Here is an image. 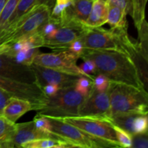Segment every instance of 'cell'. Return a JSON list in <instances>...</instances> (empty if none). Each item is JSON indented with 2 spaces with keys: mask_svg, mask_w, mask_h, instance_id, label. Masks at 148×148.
Here are the masks:
<instances>
[{
  "mask_svg": "<svg viewBox=\"0 0 148 148\" xmlns=\"http://www.w3.org/2000/svg\"><path fill=\"white\" fill-rule=\"evenodd\" d=\"M80 58L93 61L97 73L104 75L111 82L147 90L135 62L128 55L115 51L85 50Z\"/></svg>",
  "mask_w": 148,
  "mask_h": 148,
  "instance_id": "6da1fadb",
  "label": "cell"
},
{
  "mask_svg": "<svg viewBox=\"0 0 148 148\" xmlns=\"http://www.w3.org/2000/svg\"><path fill=\"white\" fill-rule=\"evenodd\" d=\"M128 28L88 27L79 38L85 50L115 51L128 55L134 60L140 54L137 41L129 36Z\"/></svg>",
  "mask_w": 148,
  "mask_h": 148,
  "instance_id": "7a4b0ae2",
  "label": "cell"
},
{
  "mask_svg": "<svg viewBox=\"0 0 148 148\" xmlns=\"http://www.w3.org/2000/svg\"><path fill=\"white\" fill-rule=\"evenodd\" d=\"M109 98L111 118L120 114H148V95L145 90L111 82Z\"/></svg>",
  "mask_w": 148,
  "mask_h": 148,
  "instance_id": "3957f363",
  "label": "cell"
},
{
  "mask_svg": "<svg viewBox=\"0 0 148 148\" xmlns=\"http://www.w3.org/2000/svg\"><path fill=\"white\" fill-rule=\"evenodd\" d=\"M85 98L75 89V85L61 88L48 98L46 106L37 111V115L56 119L79 116V108Z\"/></svg>",
  "mask_w": 148,
  "mask_h": 148,
  "instance_id": "277c9868",
  "label": "cell"
},
{
  "mask_svg": "<svg viewBox=\"0 0 148 148\" xmlns=\"http://www.w3.org/2000/svg\"><path fill=\"white\" fill-rule=\"evenodd\" d=\"M49 119L51 124L52 134L55 140L66 142L74 147H114L108 142L93 137L80 129L65 122L62 119Z\"/></svg>",
  "mask_w": 148,
  "mask_h": 148,
  "instance_id": "5b68a950",
  "label": "cell"
},
{
  "mask_svg": "<svg viewBox=\"0 0 148 148\" xmlns=\"http://www.w3.org/2000/svg\"><path fill=\"white\" fill-rule=\"evenodd\" d=\"M51 7L46 4L35 6L17 22L12 31L0 40V44H10L38 31L50 18Z\"/></svg>",
  "mask_w": 148,
  "mask_h": 148,
  "instance_id": "8992f818",
  "label": "cell"
},
{
  "mask_svg": "<svg viewBox=\"0 0 148 148\" xmlns=\"http://www.w3.org/2000/svg\"><path fill=\"white\" fill-rule=\"evenodd\" d=\"M78 59H79V57L77 55L69 49H66L53 53H40L34 59L33 64L69 75L85 76L93 79V77H90L81 70L77 64Z\"/></svg>",
  "mask_w": 148,
  "mask_h": 148,
  "instance_id": "52a82bcc",
  "label": "cell"
},
{
  "mask_svg": "<svg viewBox=\"0 0 148 148\" xmlns=\"http://www.w3.org/2000/svg\"><path fill=\"white\" fill-rule=\"evenodd\" d=\"M0 88L12 96L30 101L35 111L43 108L49 98L37 83H26L0 76Z\"/></svg>",
  "mask_w": 148,
  "mask_h": 148,
  "instance_id": "ba28073f",
  "label": "cell"
},
{
  "mask_svg": "<svg viewBox=\"0 0 148 148\" xmlns=\"http://www.w3.org/2000/svg\"><path fill=\"white\" fill-rule=\"evenodd\" d=\"M62 119L93 137L108 142L114 147H121L116 140L111 121L99 118L85 116L66 117Z\"/></svg>",
  "mask_w": 148,
  "mask_h": 148,
  "instance_id": "9c48e42d",
  "label": "cell"
},
{
  "mask_svg": "<svg viewBox=\"0 0 148 148\" xmlns=\"http://www.w3.org/2000/svg\"><path fill=\"white\" fill-rule=\"evenodd\" d=\"M79 116L99 118L112 122L109 90L100 92L92 88L79 107Z\"/></svg>",
  "mask_w": 148,
  "mask_h": 148,
  "instance_id": "30bf717a",
  "label": "cell"
},
{
  "mask_svg": "<svg viewBox=\"0 0 148 148\" xmlns=\"http://www.w3.org/2000/svg\"><path fill=\"white\" fill-rule=\"evenodd\" d=\"M0 76L26 83H37L31 66L17 63L12 58L3 54H0Z\"/></svg>",
  "mask_w": 148,
  "mask_h": 148,
  "instance_id": "8fae6325",
  "label": "cell"
},
{
  "mask_svg": "<svg viewBox=\"0 0 148 148\" xmlns=\"http://www.w3.org/2000/svg\"><path fill=\"white\" fill-rule=\"evenodd\" d=\"M37 77V83L40 87L47 84H55L61 88L75 85L80 76L69 75L59 72L53 69L39 66L33 64L31 65Z\"/></svg>",
  "mask_w": 148,
  "mask_h": 148,
  "instance_id": "7c38bea8",
  "label": "cell"
},
{
  "mask_svg": "<svg viewBox=\"0 0 148 148\" xmlns=\"http://www.w3.org/2000/svg\"><path fill=\"white\" fill-rule=\"evenodd\" d=\"M82 31L67 26H62L58 28L52 37L44 38L43 47L52 50L63 51L69 49L74 40L79 38Z\"/></svg>",
  "mask_w": 148,
  "mask_h": 148,
  "instance_id": "4fadbf2b",
  "label": "cell"
},
{
  "mask_svg": "<svg viewBox=\"0 0 148 148\" xmlns=\"http://www.w3.org/2000/svg\"><path fill=\"white\" fill-rule=\"evenodd\" d=\"M15 132L13 137L14 147H21L23 144L41 138H51L49 134L42 132L35 126L33 121L15 124Z\"/></svg>",
  "mask_w": 148,
  "mask_h": 148,
  "instance_id": "5bb4252c",
  "label": "cell"
},
{
  "mask_svg": "<svg viewBox=\"0 0 148 148\" xmlns=\"http://www.w3.org/2000/svg\"><path fill=\"white\" fill-rule=\"evenodd\" d=\"M52 3L53 0H20L14 12L9 20L5 28L0 35V40L10 34L14 28L16 24L20 20V18L23 17L26 13L28 12L35 6L40 4H46L51 7Z\"/></svg>",
  "mask_w": 148,
  "mask_h": 148,
  "instance_id": "9a60e30c",
  "label": "cell"
},
{
  "mask_svg": "<svg viewBox=\"0 0 148 148\" xmlns=\"http://www.w3.org/2000/svg\"><path fill=\"white\" fill-rule=\"evenodd\" d=\"M32 110H34V106L30 101L12 96L7 101L1 115L11 122L15 123L20 117Z\"/></svg>",
  "mask_w": 148,
  "mask_h": 148,
  "instance_id": "2e32d148",
  "label": "cell"
},
{
  "mask_svg": "<svg viewBox=\"0 0 148 148\" xmlns=\"http://www.w3.org/2000/svg\"><path fill=\"white\" fill-rule=\"evenodd\" d=\"M108 7V3L106 0H94L85 25L89 27H97L106 24Z\"/></svg>",
  "mask_w": 148,
  "mask_h": 148,
  "instance_id": "e0dca14e",
  "label": "cell"
},
{
  "mask_svg": "<svg viewBox=\"0 0 148 148\" xmlns=\"http://www.w3.org/2000/svg\"><path fill=\"white\" fill-rule=\"evenodd\" d=\"M15 123L0 115V148L14 147L13 137L15 132Z\"/></svg>",
  "mask_w": 148,
  "mask_h": 148,
  "instance_id": "ac0fdd59",
  "label": "cell"
},
{
  "mask_svg": "<svg viewBox=\"0 0 148 148\" xmlns=\"http://www.w3.org/2000/svg\"><path fill=\"white\" fill-rule=\"evenodd\" d=\"M127 13L121 10L119 7L109 5L106 23L111 28H128L127 20Z\"/></svg>",
  "mask_w": 148,
  "mask_h": 148,
  "instance_id": "d6986e66",
  "label": "cell"
},
{
  "mask_svg": "<svg viewBox=\"0 0 148 148\" xmlns=\"http://www.w3.org/2000/svg\"><path fill=\"white\" fill-rule=\"evenodd\" d=\"M147 0H129V12L132 17L134 26L138 30L145 20V8Z\"/></svg>",
  "mask_w": 148,
  "mask_h": 148,
  "instance_id": "ffe728a7",
  "label": "cell"
},
{
  "mask_svg": "<svg viewBox=\"0 0 148 148\" xmlns=\"http://www.w3.org/2000/svg\"><path fill=\"white\" fill-rule=\"evenodd\" d=\"M23 148H66L74 147L72 145L52 138H41L28 142L21 146Z\"/></svg>",
  "mask_w": 148,
  "mask_h": 148,
  "instance_id": "44dd1931",
  "label": "cell"
},
{
  "mask_svg": "<svg viewBox=\"0 0 148 148\" xmlns=\"http://www.w3.org/2000/svg\"><path fill=\"white\" fill-rule=\"evenodd\" d=\"M138 45L140 53L146 61H148L147 50H148V27L146 19L142 23L141 26L138 29Z\"/></svg>",
  "mask_w": 148,
  "mask_h": 148,
  "instance_id": "7402d4cb",
  "label": "cell"
},
{
  "mask_svg": "<svg viewBox=\"0 0 148 148\" xmlns=\"http://www.w3.org/2000/svg\"><path fill=\"white\" fill-rule=\"evenodd\" d=\"M20 0H7L0 14V35L5 28Z\"/></svg>",
  "mask_w": 148,
  "mask_h": 148,
  "instance_id": "603a6c76",
  "label": "cell"
},
{
  "mask_svg": "<svg viewBox=\"0 0 148 148\" xmlns=\"http://www.w3.org/2000/svg\"><path fill=\"white\" fill-rule=\"evenodd\" d=\"M113 128L115 132L116 140L121 147H132V134L124 129L113 124Z\"/></svg>",
  "mask_w": 148,
  "mask_h": 148,
  "instance_id": "cb8c5ba5",
  "label": "cell"
},
{
  "mask_svg": "<svg viewBox=\"0 0 148 148\" xmlns=\"http://www.w3.org/2000/svg\"><path fill=\"white\" fill-rule=\"evenodd\" d=\"M93 79L80 76L75 85V89L83 96L87 97L93 88Z\"/></svg>",
  "mask_w": 148,
  "mask_h": 148,
  "instance_id": "d4e9b609",
  "label": "cell"
},
{
  "mask_svg": "<svg viewBox=\"0 0 148 148\" xmlns=\"http://www.w3.org/2000/svg\"><path fill=\"white\" fill-rule=\"evenodd\" d=\"M148 119L147 114L136 116L133 123V135L140 134H147Z\"/></svg>",
  "mask_w": 148,
  "mask_h": 148,
  "instance_id": "484cf974",
  "label": "cell"
},
{
  "mask_svg": "<svg viewBox=\"0 0 148 148\" xmlns=\"http://www.w3.org/2000/svg\"><path fill=\"white\" fill-rule=\"evenodd\" d=\"M33 122H34L35 126L38 130H40L42 132L49 134L52 139H54L53 137V134H52L51 121L48 117L36 114V116L33 119Z\"/></svg>",
  "mask_w": 148,
  "mask_h": 148,
  "instance_id": "4316f807",
  "label": "cell"
},
{
  "mask_svg": "<svg viewBox=\"0 0 148 148\" xmlns=\"http://www.w3.org/2000/svg\"><path fill=\"white\" fill-rule=\"evenodd\" d=\"M93 88L97 91L103 92L109 90L111 82L106 76L101 73H97L93 76Z\"/></svg>",
  "mask_w": 148,
  "mask_h": 148,
  "instance_id": "83f0119b",
  "label": "cell"
},
{
  "mask_svg": "<svg viewBox=\"0 0 148 148\" xmlns=\"http://www.w3.org/2000/svg\"><path fill=\"white\" fill-rule=\"evenodd\" d=\"M83 63L79 66L81 70L90 77H93L92 75L97 74V68L95 62L91 59H83Z\"/></svg>",
  "mask_w": 148,
  "mask_h": 148,
  "instance_id": "f1b7e54d",
  "label": "cell"
},
{
  "mask_svg": "<svg viewBox=\"0 0 148 148\" xmlns=\"http://www.w3.org/2000/svg\"><path fill=\"white\" fill-rule=\"evenodd\" d=\"M132 148H148L147 134L132 135Z\"/></svg>",
  "mask_w": 148,
  "mask_h": 148,
  "instance_id": "f546056e",
  "label": "cell"
},
{
  "mask_svg": "<svg viewBox=\"0 0 148 148\" xmlns=\"http://www.w3.org/2000/svg\"><path fill=\"white\" fill-rule=\"evenodd\" d=\"M69 51H71L72 52H73L74 53H75L76 55H77L79 58L82 56V53L85 51V49H84L83 44H82V41L79 38L77 39V40H74L71 45L69 47Z\"/></svg>",
  "mask_w": 148,
  "mask_h": 148,
  "instance_id": "4dcf8cb0",
  "label": "cell"
},
{
  "mask_svg": "<svg viewBox=\"0 0 148 148\" xmlns=\"http://www.w3.org/2000/svg\"><path fill=\"white\" fill-rule=\"evenodd\" d=\"M108 3V5L115 6V7H119L121 10L127 12H129V0H106Z\"/></svg>",
  "mask_w": 148,
  "mask_h": 148,
  "instance_id": "1f68e13d",
  "label": "cell"
},
{
  "mask_svg": "<svg viewBox=\"0 0 148 148\" xmlns=\"http://www.w3.org/2000/svg\"><path fill=\"white\" fill-rule=\"evenodd\" d=\"M42 89H43L45 95L48 98H49V97L53 96L54 95H56L58 91L59 90L60 88L57 85H55V84H47V85H43L42 87Z\"/></svg>",
  "mask_w": 148,
  "mask_h": 148,
  "instance_id": "d6a6232c",
  "label": "cell"
},
{
  "mask_svg": "<svg viewBox=\"0 0 148 148\" xmlns=\"http://www.w3.org/2000/svg\"><path fill=\"white\" fill-rule=\"evenodd\" d=\"M11 97H12L11 94L0 88V115H1L4 106Z\"/></svg>",
  "mask_w": 148,
  "mask_h": 148,
  "instance_id": "836d02e7",
  "label": "cell"
},
{
  "mask_svg": "<svg viewBox=\"0 0 148 148\" xmlns=\"http://www.w3.org/2000/svg\"><path fill=\"white\" fill-rule=\"evenodd\" d=\"M7 0H0V14H1V11H2L3 8H4V4L7 2Z\"/></svg>",
  "mask_w": 148,
  "mask_h": 148,
  "instance_id": "e575fe53",
  "label": "cell"
},
{
  "mask_svg": "<svg viewBox=\"0 0 148 148\" xmlns=\"http://www.w3.org/2000/svg\"></svg>",
  "mask_w": 148,
  "mask_h": 148,
  "instance_id": "d590c367",
  "label": "cell"
}]
</instances>
